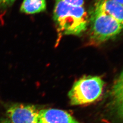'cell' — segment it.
Here are the masks:
<instances>
[{
	"label": "cell",
	"mask_w": 123,
	"mask_h": 123,
	"mask_svg": "<svg viewBox=\"0 0 123 123\" xmlns=\"http://www.w3.org/2000/svg\"><path fill=\"white\" fill-rule=\"evenodd\" d=\"M0 123H12V122L6 118H0Z\"/></svg>",
	"instance_id": "cell-11"
},
{
	"label": "cell",
	"mask_w": 123,
	"mask_h": 123,
	"mask_svg": "<svg viewBox=\"0 0 123 123\" xmlns=\"http://www.w3.org/2000/svg\"><path fill=\"white\" fill-rule=\"evenodd\" d=\"M40 110L35 105L13 104L6 109L7 118L12 123H39Z\"/></svg>",
	"instance_id": "cell-4"
},
{
	"label": "cell",
	"mask_w": 123,
	"mask_h": 123,
	"mask_svg": "<svg viewBox=\"0 0 123 123\" xmlns=\"http://www.w3.org/2000/svg\"><path fill=\"white\" fill-rule=\"evenodd\" d=\"M115 0V1H117V2H119V3H121L123 4V0Z\"/></svg>",
	"instance_id": "cell-12"
},
{
	"label": "cell",
	"mask_w": 123,
	"mask_h": 123,
	"mask_svg": "<svg viewBox=\"0 0 123 123\" xmlns=\"http://www.w3.org/2000/svg\"><path fill=\"white\" fill-rule=\"evenodd\" d=\"M65 2L68 4L75 6L84 7V0H63Z\"/></svg>",
	"instance_id": "cell-9"
},
{
	"label": "cell",
	"mask_w": 123,
	"mask_h": 123,
	"mask_svg": "<svg viewBox=\"0 0 123 123\" xmlns=\"http://www.w3.org/2000/svg\"><path fill=\"white\" fill-rule=\"evenodd\" d=\"M16 0H0V8H6L13 4Z\"/></svg>",
	"instance_id": "cell-10"
},
{
	"label": "cell",
	"mask_w": 123,
	"mask_h": 123,
	"mask_svg": "<svg viewBox=\"0 0 123 123\" xmlns=\"http://www.w3.org/2000/svg\"><path fill=\"white\" fill-rule=\"evenodd\" d=\"M111 105L119 118L123 119V71L116 79L110 92Z\"/></svg>",
	"instance_id": "cell-7"
},
{
	"label": "cell",
	"mask_w": 123,
	"mask_h": 123,
	"mask_svg": "<svg viewBox=\"0 0 123 123\" xmlns=\"http://www.w3.org/2000/svg\"><path fill=\"white\" fill-rule=\"evenodd\" d=\"M94 9L105 13L123 24V4L114 0H98Z\"/></svg>",
	"instance_id": "cell-6"
},
{
	"label": "cell",
	"mask_w": 123,
	"mask_h": 123,
	"mask_svg": "<svg viewBox=\"0 0 123 123\" xmlns=\"http://www.w3.org/2000/svg\"><path fill=\"white\" fill-rule=\"evenodd\" d=\"M39 123H80L66 111L49 109L40 110Z\"/></svg>",
	"instance_id": "cell-5"
},
{
	"label": "cell",
	"mask_w": 123,
	"mask_h": 123,
	"mask_svg": "<svg viewBox=\"0 0 123 123\" xmlns=\"http://www.w3.org/2000/svg\"><path fill=\"white\" fill-rule=\"evenodd\" d=\"M53 18L61 35H79L87 30L89 24L84 7L71 6L63 0H55Z\"/></svg>",
	"instance_id": "cell-1"
},
{
	"label": "cell",
	"mask_w": 123,
	"mask_h": 123,
	"mask_svg": "<svg viewBox=\"0 0 123 123\" xmlns=\"http://www.w3.org/2000/svg\"><path fill=\"white\" fill-rule=\"evenodd\" d=\"M89 23L90 39L93 44H101L118 35L123 30V24L94 9L89 18Z\"/></svg>",
	"instance_id": "cell-2"
},
{
	"label": "cell",
	"mask_w": 123,
	"mask_h": 123,
	"mask_svg": "<svg viewBox=\"0 0 123 123\" xmlns=\"http://www.w3.org/2000/svg\"><path fill=\"white\" fill-rule=\"evenodd\" d=\"M104 84L103 80L98 76H84L79 79L68 94L71 105H82L95 101L101 95Z\"/></svg>",
	"instance_id": "cell-3"
},
{
	"label": "cell",
	"mask_w": 123,
	"mask_h": 123,
	"mask_svg": "<svg viewBox=\"0 0 123 123\" xmlns=\"http://www.w3.org/2000/svg\"><path fill=\"white\" fill-rule=\"evenodd\" d=\"M46 0H23L20 11L27 14L43 12L46 9Z\"/></svg>",
	"instance_id": "cell-8"
}]
</instances>
